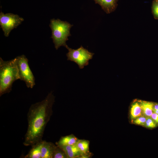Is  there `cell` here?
I'll return each mask as SVG.
<instances>
[{
	"label": "cell",
	"mask_w": 158,
	"mask_h": 158,
	"mask_svg": "<svg viewBox=\"0 0 158 158\" xmlns=\"http://www.w3.org/2000/svg\"><path fill=\"white\" fill-rule=\"evenodd\" d=\"M147 117L142 115L133 120V122L135 124L145 126Z\"/></svg>",
	"instance_id": "cell-17"
},
{
	"label": "cell",
	"mask_w": 158,
	"mask_h": 158,
	"mask_svg": "<svg viewBox=\"0 0 158 158\" xmlns=\"http://www.w3.org/2000/svg\"><path fill=\"white\" fill-rule=\"evenodd\" d=\"M59 147L64 151L68 158H78L81 154L76 145Z\"/></svg>",
	"instance_id": "cell-11"
},
{
	"label": "cell",
	"mask_w": 158,
	"mask_h": 158,
	"mask_svg": "<svg viewBox=\"0 0 158 158\" xmlns=\"http://www.w3.org/2000/svg\"><path fill=\"white\" fill-rule=\"evenodd\" d=\"M20 80L16 59L5 61L0 58V96L10 92L14 82Z\"/></svg>",
	"instance_id": "cell-2"
},
{
	"label": "cell",
	"mask_w": 158,
	"mask_h": 158,
	"mask_svg": "<svg viewBox=\"0 0 158 158\" xmlns=\"http://www.w3.org/2000/svg\"><path fill=\"white\" fill-rule=\"evenodd\" d=\"M153 110H158V103H154Z\"/></svg>",
	"instance_id": "cell-20"
},
{
	"label": "cell",
	"mask_w": 158,
	"mask_h": 158,
	"mask_svg": "<svg viewBox=\"0 0 158 158\" xmlns=\"http://www.w3.org/2000/svg\"><path fill=\"white\" fill-rule=\"evenodd\" d=\"M96 4L100 5L102 9L107 14L114 11L117 6L118 0H93Z\"/></svg>",
	"instance_id": "cell-7"
},
{
	"label": "cell",
	"mask_w": 158,
	"mask_h": 158,
	"mask_svg": "<svg viewBox=\"0 0 158 158\" xmlns=\"http://www.w3.org/2000/svg\"><path fill=\"white\" fill-rule=\"evenodd\" d=\"M55 97L51 92L44 99L32 104L27 114L28 128L23 144L32 146L42 140L46 125L53 113Z\"/></svg>",
	"instance_id": "cell-1"
},
{
	"label": "cell",
	"mask_w": 158,
	"mask_h": 158,
	"mask_svg": "<svg viewBox=\"0 0 158 158\" xmlns=\"http://www.w3.org/2000/svg\"><path fill=\"white\" fill-rule=\"evenodd\" d=\"M79 139L73 134L62 136L56 142V145L59 147L75 145Z\"/></svg>",
	"instance_id": "cell-10"
},
{
	"label": "cell",
	"mask_w": 158,
	"mask_h": 158,
	"mask_svg": "<svg viewBox=\"0 0 158 158\" xmlns=\"http://www.w3.org/2000/svg\"><path fill=\"white\" fill-rule=\"evenodd\" d=\"M157 123L150 117H147L144 126L150 128H152L156 127Z\"/></svg>",
	"instance_id": "cell-18"
},
{
	"label": "cell",
	"mask_w": 158,
	"mask_h": 158,
	"mask_svg": "<svg viewBox=\"0 0 158 158\" xmlns=\"http://www.w3.org/2000/svg\"><path fill=\"white\" fill-rule=\"evenodd\" d=\"M24 19L18 15L9 13H0V25L6 37L9 36L11 31L16 28L24 21Z\"/></svg>",
	"instance_id": "cell-6"
},
{
	"label": "cell",
	"mask_w": 158,
	"mask_h": 158,
	"mask_svg": "<svg viewBox=\"0 0 158 158\" xmlns=\"http://www.w3.org/2000/svg\"><path fill=\"white\" fill-rule=\"evenodd\" d=\"M45 140L40 141L31 146V148L25 158H41V149Z\"/></svg>",
	"instance_id": "cell-9"
},
{
	"label": "cell",
	"mask_w": 158,
	"mask_h": 158,
	"mask_svg": "<svg viewBox=\"0 0 158 158\" xmlns=\"http://www.w3.org/2000/svg\"><path fill=\"white\" fill-rule=\"evenodd\" d=\"M157 123L158 124V114L153 112L150 117Z\"/></svg>",
	"instance_id": "cell-19"
},
{
	"label": "cell",
	"mask_w": 158,
	"mask_h": 158,
	"mask_svg": "<svg viewBox=\"0 0 158 158\" xmlns=\"http://www.w3.org/2000/svg\"><path fill=\"white\" fill-rule=\"evenodd\" d=\"M73 26L66 21L57 19L50 20L49 26L52 31L51 38L52 39L55 49L57 50L61 46L66 47L68 37L71 35V28Z\"/></svg>",
	"instance_id": "cell-3"
},
{
	"label": "cell",
	"mask_w": 158,
	"mask_h": 158,
	"mask_svg": "<svg viewBox=\"0 0 158 158\" xmlns=\"http://www.w3.org/2000/svg\"><path fill=\"white\" fill-rule=\"evenodd\" d=\"M143 115L141 107L138 101H135L132 104L130 110V116L133 120Z\"/></svg>",
	"instance_id": "cell-14"
},
{
	"label": "cell",
	"mask_w": 158,
	"mask_h": 158,
	"mask_svg": "<svg viewBox=\"0 0 158 158\" xmlns=\"http://www.w3.org/2000/svg\"><path fill=\"white\" fill-rule=\"evenodd\" d=\"M66 47L68 50L66 54L67 60L75 62L80 69L89 64V61L92 59L94 54L82 46L76 49H72L67 45Z\"/></svg>",
	"instance_id": "cell-5"
},
{
	"label": "cell",
	"mask_w": 158,
	"mask_h": 158,
	"mask_svg": "<svg viewBox=\"0 0 158 158\" xmlns=\"http://www.w3.org/2000/svg\"></svg>",
	"instance_id": "cell-22"
},
{
	"label": "cell",
	"mask_w": 158,
	"mask_h": 158,
	"mask_svg": "<svg viewBox=\"0 0 158 158\" xmlns=\"http://www.w3.org/2000/svg\"><path fill=\"white\" fill-rule=\"evenodd\" d=\"M15 58L20 80L24 81L28 88H32L35 84V78L29 67L28 59L24 55Z\"/></svg>",
	"instance_id": "cell-4"
},
{
	"label": "cell",
	"mask_w": 158,
	"mask_h": 158,
	"mask_svg": "<svg viewBox=\"0 0 158 158\" xmlns=\"http://www.w3.org/2000/svg\"><path fill=\"white\" fill-rule=\"evenodd\" d=\"M81 153V155H88L91 157L92 154L89 151L90 141L85 139H79L76 144Z\"/></svg>",
	"instance_id": "cell-13"
},
{
	"label": "cell",
	"mask_w": 158,
	"mask_h": 158,
	"mask_svg": "<svg viewBox=\"0 0 158 158\" xmlns=\"http://www.w3.org/2000/svg\"><path fill=\"white\" fill-rule=\"evenodd\" d=\"M56 145L44 140L41 149V158H53Z\"/></svg>",
	"instance_id": "cell-8"
},
{
	"label": "cell",
	"mask_w": 158,
	"mask_h": 158,
	"mask_svg": "<svg viewBox=\"0 0 158 158\" xmlns=\"http://www.w3.org/2000/svg\"><path fill=\"white\" fill-rule=\"evenodd\" d=\"M53 158H68L64 151L60 147L56 145L55 149Z\"/></svg>",
	"instance_id": "cell-15"
},
{
	"label": "cell",
	"mask_w": 158,
	"mask_h": 158,
	"mask_svg": "<svg viewBox=\"0 0 158 158\" xmlns=\"http://www.w3.org/2000/svg\"><path fill=\"white\" fill-rule=\"evenodd\" d=\"M138 101L141 107L143 115L146 117H150L153 112L154 103L141 100H138Z\"/></svg>",
	"instance_id": "cell-12"
},
{
	"label": "cell",
	"mask_w": 158,
	"mask_h": 158,
	"mask_svg": "<svg viewBox=\"0 0 158 158\" xmlns=\"http://www.w3.org/2000/svg\"><path fill=\"white\" fill-rule=\"evenodd\" d=\"M152 12L154 17L158 19V1L154 0L152 2Z\"/></svg>",
	"instance_id": "cell-16"
},
{
	"label": "cell",
	"mask_w": 158,
	"mask_h": 158,
	"mask_svg": "<svg viewBox=\"0 0 158 158\" xmlns=\"http://www.w3.org/2000/svg\"><path fill=\"white\" fill-rule=\"evenodd\" d=\"M153 112L158 114V110H153Z\"/></svg>",
	"instance_id": "cell-21"
}]
</instances>
